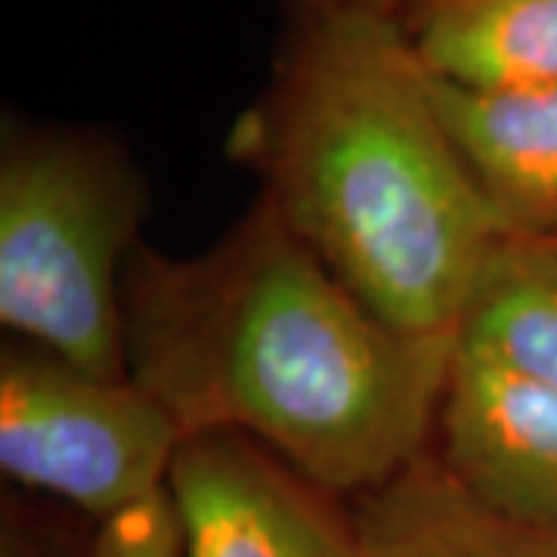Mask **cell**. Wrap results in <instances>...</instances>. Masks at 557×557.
Here are the masks:
<instances>
[{
	"instance_id": "7c38bea8",
	"label": "cell",
	"mask_w": 557,
	"mask_h": 557,
	"mask_svg": "<svg viewBox=\"0 0 557 557\" xmlns=\"http://www.w3.org/2000/svg\"><path fill=\"white\" fill-rule=\"evenodd\" d=\"M0 557H44V552L38 548L35 539L25 536L20 523L7 520L3 523V548H0Z\"/></svg>"
},
{
	"instance_id": "5b68a950",
	"label": "cell",
	"mask_w": 557,
	"mask_h": 557,
	"mask_svg": "<svg viewBox=\"0 0 557 557\" xmlns=\"http://www.w3.org/2000/svg\"><path fill=\"white\" fill-rule=\"evenodd\" d=\"M168 496L183 557H372L332 493L236 431L183 440Z\"/></svg>"
},
{
	"instance_id": "8fae6325",
	"label": "cell",
	"mask_w": 557,
	"mask_h": 557,
	"mask_svg": "<svg viewBox=\"0 0 557 557\" xmlns=\"http://www.w3.org/2000/svg\"><path fill=\"white\" fill-rule=\"evenodd\" d=\"M87 557H183L168 486L112 518L100 520Z\"/></svg>"
},
{
	"instance_id": "3957f363",
	"label": "cell",
	"mask_w": 557,
	"mask_h": 557,
	"mask_svg": "<svg viewBox=\"0 0 557 557\" xmlns=\"http://www.w3.org/2000/svg\"><path fill=\"white\" fill-rule=\"evenodd\" d=\"M137 174L87 134H7L0 156V322L100 379H131L124 273Z\"/></svg>"
},
{
	"instance_id": "7a4b0ae2",
	"label": "cell",
	"mask_w": 557,
	"mask_h": 557,
	"mask_svg": "<svg viewBox=\"0 0 557 557\" xmlns=\"http://www.w3.org/2000/svg\"><path fill=\"white\" fill-rule=\"evenodd\" d=\"M258 149L278 218L381 322L456 338L511 239L397 16L313 7Z\"/></svg>"
},
{
	"instance_id": "6da1fadb",
	"label": "cell",
	"mask_w": 557,
	"mask_h": 557,
	"mask_svg": "<svg viewBox=\"0 0 557 557\" xmlns=\"http://www.w3.org/2000/svg\"><path fill=\"white\" fill-rule=\"evenodd\" d=\"M127 372L189 434L236 431L332 496L416 458L440 418L456 338L381 322L263 199L214 251L137 248L124 273Z\"/></svg>"
},
{
	"instance_id": "5bb4252c",
	"label": "cell",
	"mask_w": 557,
	"mask_h": 557,
	"mask_svg": "<svg viewBox=\"0 0 557 557\" xmlns=\"http://www.w3.org/2000/svg\"><path fill=\"white\" fill-rule=\"evenodd\" d=\"M409 3H412V10H424V7H431V3H437V0H406V3H403V7H409Z\"/></svg>"
},
{
	"instance_id": "4fadbf2b",
	"label": "cell",
	"mask_w": 557,
	"mask_h": 557,
	"mask_svg": "<svg viewBox=\"0 0 557 557\" xmlns=\"http://www.w3.org/2000/svg\"><path fill=\"white\" fill-rule=\"evenodd\" d=\"M406 0H317V7H354V10H372L394 16Z\"/></svg>"
},
{
	"instance_id": "30bf717a",
	"label": "cell",
	"mask_w": 557,
	"mask_h": 557,
	"mask_svg": "<svg viewBox=\"0 0 557 557\" xmlns=\"http://www.w3.org/2000/svg\"><path fill=\"white\" fill-rule=\"evenodd\" d=\"M456 347L557 391V239L502 242L458 322Z\"/></svg>"
},
{
	"instance_id": "ba28073f",
	"label": "cell",
	"mask_w": 557,
	"mask_h": 557,
	"mask_svg": "<svg viewBox=\"0 0 557 557\" xmlns=\"http://www.w3.org/2000/svg\"><path fill=\"white\" fill-rule=\"evenodd\" d=\"M354 518L372 557H557V527L493 511L434 453L362 493Z\"/></svg>"
},
{
	"instance_id": "9c48e42d",
	"label": "cell",
	"mask_w": 557,
	"mask_h": 557,
	"mask_svg": "<svg viewBox=\"0 0 557 557\" xmlns=\"http://www.w3.org/2000/svg\"><path fill=\"white\" fill-rule=\"evenodd\" d=\"M409 40L424 72L456 87H557V0H437Z\"/></svg>"
},
{
	"instance_id": "277c9868",
	"label": "cell",
	"mask_w": 557,
	"mask_h": 557,
	"mask_svg": "<svg viewBox=\"0 0 557 557\" xmlns=\"http://www.w3.org/2000/svg\"><path fill=\"white\" fill-rule=\"evenodd\" d=\"M186 431L134 379H100L13 341L0 357V468L25 490L112 518L168 486Z\"/></svg>"
},
{
	"instance_id": "52a82bcc",
	"label": "cell",
	"mask_w": 557,
	"mask_h": 557,
	"mask_svg": "<svg viewBox=\"0 0 557 557\" xmlns=\"http://www.w3.org/2000/svg\"><path fill=\"white\" fill-rule=\"evenodd\" d=\"M428 78L449 137L505 230L557 239V87L468 90Z\"/></svg>"
},
{
	"instance_id": "8992f818",
	"label": "cell",
	"mask_w": 557,
	"mask_h": 557,
	"mask_svg": "<svg viewBox=\"0 0 557 557\" xmlns=\"http://www.w3.org/2000/svg\"><path fill=\"white\" fill-rule=\"evenodd\" d=\"M437 458L498 515L557 527V391L456 347Z\"/></svg>"
}]
</instances>
